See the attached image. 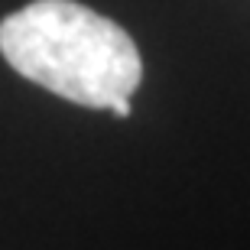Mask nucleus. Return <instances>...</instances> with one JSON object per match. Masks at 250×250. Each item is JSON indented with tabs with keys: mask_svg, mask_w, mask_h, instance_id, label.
Returning a JSON list of instances; mask_svg holds the SVG:
<instances>
[{
	"mask_svg": "<svg viewBox=\"0 0 250 250\" xmlns=\"http://www.w3.org/2000/svg\"><path fill=\"white\" fill-rule=\"evenodd\" d=\"M111 111L117 114V117H130V98H124V101H117V104L111 107Z\"/></svg>",
	"mask_w": 250,
	"mask_h": 250,
	"instance_id": "2",
	"label": "nucleus"
},
{
	"mask_svg": "<svg viewBox=\"0 0 250 250\" xmlns=\"http://www.w3.org/2000/svg\"><path fill=\"white\" fill-rule=\"evenodd\" d=\"M0 56L23 78L82 107L111 111L143 78L127 29L75 0H33L10 13L0 23Z\"/></svg>",
	"mask_w": 250,
	"mask_h": 250,
	"instance_id": "1",
	"label": "nucleus"
}]
</instances>
